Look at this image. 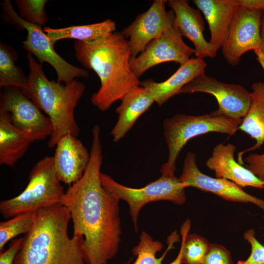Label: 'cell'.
Segmentation results:
<instances>
[{"instance_id": "6da1fadb", "label": "cell", "mask_w": 264, "mask_h": 264, "mask_svg": "<svg viewBox=\"0 0 264 264\" xmlns=\"http://www.w3.org/2000/svg\"><path fill=\"white\" fill-rule=\"evenodd\" d=\"M100 126L92 130L90 159L82 177L69 186L61 204L68 210L73 236L84 238L87 264H107L121 241L119 199L107 191L100 180L102 148Z\"/></svg>"}, {"instance_id": "7a4b0ae2", "label": "cell", "mask_w": 264, "mask_h": 264, "mask_svg": "<svg viewBox=\"0 0 264 264\" xmlns=\"http://www.w3.org/2000/svg\"><path fill=\"white\" fill-rule=\"evenodd\" d=\"M77 60L98 76L100 87L91 96L92 104L101 111L140 86L132 71L128 41L121 32H114L91 42L76 41L74 45Z\"/></svg>"}, {"instance_id": "3957f363", "label": "cell", "mask_w": 264, "mask_h": 264, "mask_svg": "<svg viewBox=\"0 0 264 264\" xmlns=\"http://www.w3.org/2000/svg\"><path fill=\"white\" fill-rule=\"evenodd\" d=\"M70 219L60 203L36 211L33 227L23 238L14 264H87L83 237L68 236Z\"/></svg>"}, {"instance_id": "277c9868", "label": "cell", "mask_w": 264, "mask_h": 264, "mask_svg": "<svg viewBox=\"0 0 264 264\" xmlns=\"http://www.w3.org/2000/svg\"><path fill=\"white\" fill-rule=\"evenodd\" d=\"M29 74L22 91L50 119L53 131L47 142L48 147H55L64 135L78 136L80 128L74 117V110L86 89L85 85L76 79L66 84L49 80L42 65L27 52Z\"/></svg>"}, {"instance_id": "5b68a950", "label": "cell", "mask_w": 264, "mask_h": 264, "mask_svg": "<svg viewBox=\"0 0 264 264\" xmlns=\"http://www.w3.org/2000/svg\"><path fill=\"white\" fill-rule=\"evenodd\" d=\"M242 122V120L221 113L217 109L202 115L178 114L166 119L163 127L168 157L161 166V174L175 175L177 157L187 142L193 137L213 132L232 136L239 130Z\"/></svg>"}, {"instance_id": "8992f818", "label": "cell", "mask_w": 264, "mask_h": 264, "mask_svg": "<svg viewBox=\"0 0 264 264\" xmlns=\"http://www.w3.org/2000/svg\"><path fill=\"white\" fill-rule=\"evenodd\" d=\"M65 192L57 177L53 156H45L32 168L29 182L17 196L0 202V212L9 219L61 203Z\"/></svg>"}, {"instance_id": "52a82bcc", "label": "cell", "mask_w": 264, "mask_h": 264, "mask_svg": "<svg viewBox=\"0 0 264 264\" xmlns=\"http://www.w3.org/2000/svg\"><path fill=\"white\" fill-rule=\"evenodd\" d=\"M100 180L103 187L119 200H125L129 206V214L136 232L141 209L154 201L166 200L181 205L186 200L185 189L188 185L175 175H161L156 180L139 188L123 185L110 176L101 173Z\"/></svg>"}, {"instance_id": "ba28073f", "label": "cell", "mask_w": 264, "mask_h": 264, "mask_svg": "<svg viewBox=\"0 0 264 264\" xmlns=\"http://www.w3.org/2000/svg\"><path fill=\"white\" fill-rule=\"evenodd\" d=\"M3 15L7 22L15 24L18 28L27 32L26 39L22 41V47L39 60V63H47L56 71L57 82L68 84L77 78H87L88 71L76 67L62 58L55 51L52 44L42 26L27 22L14 10L9 0L1 2Z\"/></svg>"}, {"instance_id": "9c48e42d", "label": "cell", "mask_w": 264, "mask_h": 264, "mask_svg": "<svg viewBox=\"0 0 264 264\" xmlns=\"http://www.w3.org/2000/svg\"><path fill=\"white\" fill-rule=\"evenodd\" d=\"M0 110L7 112L15 127L26 134L33 142L43 140L52 133L50 119L20 88H3L0 93Z\"/></svg>"}, {"instance_id": "30bf717a", "label": "cell", "mask_w": 264, "mask_h": 264, "mask_svg": "<svg viewBox=\"0 0 264 264\" xmlns=\"http://www.w3.org/2000/svg\"><path fill=\"white\" fill-rule=\"evenodd\" d=\"M197 92L213 95L218 102L219 111L237 120H242L252 101L251 92L242 86L220 82L205 72L194 78L181 89V93Z\"/></svg>"}, {"instance_id": "8fae6325", "label": "cell", "mask_w": 264, "mask_h": 264, "mask_svg": "<svg viewBox=\"0 0 264 264\" xmlns=\"http://www.w3.org/2000/svg\"><path fill=\"white\" fill-rule=\"evenodd\" d=\"M260 11L239 5L232 20L221 53L226 62L237 66L248 51L261 50Z\"/></svg>"}, {"instance_id": "7c38bea8", "label": "cell", "mask_w": 264, "mask_h": 264, "mask_svg": "<svg viewBox=\"0 0 264 264\" xmlns=\"http://www.w3.org/2000/svg\"><path fill=\"white\" fill-rule=\"evenodd\" d=\"M166 0H154L150 8L138 15L135 20L121 32L129 39L131 58L143 52L153 40L173 27L175 14L167 11Z\"/></svg>"}, {"instance_id": "4fadbf2b", "label": "cell", "mask_w": 264, "mask_h": 264, "mask_svg": "<svg viewBox=\"0 0 264 264\" xmlns=\"http://www.w3.org/2000/svg\"><path fill=\"white\" fill-rule=\"evenodd\" d=\"M195 54L186 44L180 32L174 26L151 42L138 56L131 58L130 67L136 77L160 64L175 62L181 65Z\"/></svg>"}, {"instance_id": "5bb4252c", "label": "cell", "mask_w": 264, "mask_h": 264, "mask_svg": "<svg viewBox=\"0 0 264 264\" xmlns=\"http://www.w3.org/2000/svg\"><path fill=\"white\" fill-rule=\"evenodd\" d=\"M196 159V155L189 152L183 161L179 178L188 187L213 193L226 200L252 203L264 212V199L246 193L242 187L231 181L210 177L202 173L197 165Z\"/></svg>"}, {"instance_id": "9a60e30c", "label": "cell", "mask_w": 264, "mask_h": 264, "mask_svg": "<svg viewBox=\"0 0 264 264\" xmlns=\"http://www.w3.org/2000/svg\"><path fill=\"white\" fill-rule=\"evenodd\" d=\"M53 158L58 178L70 186L84 174L89 161L90 152L77 136L67 134L57 143Z\"/></svg>"}, {"instance_id": "2e32d148", "label": "cell", "mask_w": 264, "mask_h": 264, "mask_svg": "<svg viewBox=\"0 0 264 264\" xmlns=\"http://www.w3.org/2000/svg\"><path fill=\"white\" fill-rule=\"evenodd\" d=\"M236 147L230 143L217 144L213 149L211 156L206 160V166L214 172L216 178L229 180L242 188L264 189V182L236 161Z\"/></svg>"}, {"instance_id": "e0dca14e", "label": "cell", "mask_w": 264, "mask_h": 264, "mask_svg": "<svg viewBox=\"0 0 264 264\" xmlns=\"http://www.w3.org/2000/svg\"><path fill=\"white\" fill-rule=\"evenodd\" d=\"M168 6L175 14L173 26L181 35L194 44L197 58H215L211 47L204 36V22L201 12L189 4L186 0H170Z\"/></svg>"}, {"instance_id": "ac0fdd59", "label": "cell", "mask_w": 264, "mask_h": 264, "mask_svg": "<svg viewBox=\"0 0 264 264\" xmlns=\"http://www.w3.org/2000/svg\"><path fill=\"white\" fill-rule=\"evenodd\" d=\"M193 2L207 22L210 32L208 42L216 57L226 38L239 4L237 0H194Z\"/></svg>"}, {"instance_id": "d6986e66", "label": "cell", "mask_w": 264, "mask_h": 264, "mask_svg": "<svg viewBox=\"0 0 264 264\" xmlns=\"http://www.w3.org/2000/svg\"><path fill=\"white\" fill-rule=\"evenodd\" d=\"M206 66L203 59L191 58L180 65L166 80L157 83L151 79L146 80L141 82L140 86L150 90L155 102L160 106L173 96L181 93L182 88L194 78L204 73Z\"/></svg>"}, {"instance_id": "ffe728a7", "label": "cell", "mask_w": 264, "mask_h": 264, "mask_svg": "<svg viewBox=\"0 0 264 264\" xmlns=\"http://www.w3.org/2000/svg\"><path fill=\"white\" fill-rule=\"evenodd\" d=\"M116 110L117 121L110 134L114 142L120 140L132 128L138 118L155 102L150 90L139 86L127 93Z\"/></svg>"}, {"instance_id": "44dd1931", "label": "cell", "mask_w": 264, "mask_h": 264, "mask_svg": "<svg viewBox=\"0 0 264 264\" xmlns=\"http://www.w3.org/2000/svg\"><path fill=\"white\" fill-rule=\"evenodd\" d=\"M33 142L12 123L8 113L0 110V164L13 167Z\"/></svg>"}, {"instance_id": "7402d4cb", "label": "cell", "mask_w": 264, "mask_h": 264, "mask_svg": "<svg viewBox=\"0 0 264 264\" xmlns=\"http://www.w3.org/2000/svg\"><path fill=\"white\" fill-rule=\"evenodd\" d=\"M251 88V105L239 129L254 139L256 143L238 153V162L242 165H244L243 155L259 149L264 144V82L254 83Z\"/></svg>"}, {"instance_id": "603a6c76", "label": "cell", "mask_w": 264, "mask_h": 264, "mask_svg": "<svg viewBox=\"0 0 264 264\" xmlns=\"http://www.w3.org/2000/svg\"><path fill=\"white\" fill-rule=\"evenodd\" d=\"M116 23L110 19L97 23L72 25L60 28L45 27L44 32L51 43L62 39H72L81 42H91L107 36L115 31Z\"/></svg>"}, {"instance_id": "cb8c5ba5", "label": "cell", "mask_w": 264, "mask_h": 264, "mask_svg": "<svg viewBox=\"0 0 264 264\" xmlns=\"http://www.w3.org/2000/svg\"><path fill=\"white\" fill-rule=\"evenodd\" d=\"M179 241L176 231L172 232L167 239V249L161 257L157 258L156 253L163 248L162 243L154 240L149 234L143 231L138 244L132 250V254L136 256V259L133 264H161L168 252L174 248V243Z\"/></svg>"}, {"instance_id": "d4e9b609", "label": "cell", "mask_w": 264, "mask_h": 264, "mask_svg": "<svg viewBox=\"0 0 264 264\" xmlns=\"http://www.w3.org/2000/svg\"><path fill=\"white\" fill-rule=\"evenodd\" d=\"M18 54L10 45L0 43V87L23 88L28 82V77L16 64Z\"/></svg>"}, {"instance_id": "484cf974", "label": "cell", "mask_w": 264, "mask_h": 264, "mask_svg": "<svg viewBox=\"0 0 264 264\" xmlns=\"http://www.w3.org/2000/svg\"><path fill=\"white\" fill-rule=\"evenodd\" d=\"M191 222L186 220L182 224L180 231L182 246V264H203L210 243L204 237L189 234Z\"/></svg>"}, {"instance_id": "4316f807", "label": "cell", "mask_w": 264, "mask_h": 264, "mask_svg": "<svg viewBox=\"0 0 264 264\" xmlns=\"http://www.w3.org/2000/svg\"><path fill=\"white\" fill-rule=\"evenodd\" d=\"M36 212L22 214L0 223V252L4 245L17 236L29 233L33 227Z\"/></svg>"}, {"instance_id": "83f0119b", "label": "cell", "mask_w": 264, "mask_h": 264, "mask_svg": "<svg viewBox=\"0 0 264 264\" xmlns=\"http://www.w3.org/2000/svg\"><path fill=\"white\" fill-rule=\"evenodd\" d=\"M47 0H16L20 16L28 23L42 26L48 17L45 10Z\"/></svg>"}, {"instance_id": "f1b7e54d", "label": "cell", "mask_w": 264, "mask_h": 264, "mask_svg": "<svg viewBox=\"0 0 264 264\" xmlns=\"http://www.w3.org/2000/svg\"><path fill=\"white\" fill-rule=\"evenodd\" d=\"M243 238L251 246V252L244 261H239L236 264H264V245L255 237V232L250 229L243 234Z\"/></svg>"}, {"instance_id": "f546056e", "label": "cell", "mask_w": 264, "mask_h": 264, "mask_svg": "<svg viewBox=\"0 0 264 264\" xmlns=\"http://www.w3.org/2000/svg\"><path fill=\"white\" fill-rule=\"evenodd\" d=\"M203 264H234L231 254L224 246L211 243Z\"/></svg>"}, {"instance_id": "4dcf8cb0", "label": "cell", "mask_w": 264, "mask_h": 264, "mask_svg": "<svg viewBox=\"0 0 264 264\" xmlns=\"http://www.w3.org/2000/svg\"><path fill=\"white\" fill-rule=\"evenodd\" d=\"M243 161L245 167L264 183V154H250Z\"/></svg>"}, {"instance_id": "1f68e13d", "label": "cell", "mask_w": 264, "mask_h": 264, "mask_svg": "<svg viewBox=\"0 0 264 264\" xmlns=\"http://www.w3.org/2000/svg\"><path fill=\"white\" fill-rule=\"evenodd\" d=\"M23 238L13 240L9 248L0 254V264H14L15 257L20 251Z\"/></svg>"}, {"instance_id": "d6a6232c", "label": "cell", "mask_w": 264, "mask_h": 264, "mask_svg": "<svg viewBox=\"0 0 264 264\" xmlns=\"http://www.w3.org/2000/svg\"><path fill=\"white\" fill-rule=\"evenodd\" d=\"M239 5L256 11L264 10V0H237Z\"/></svg>"}, {"instance_id": "836d02e7", "label": "cell", "mask_w": 264, "mask_h": 264, "mask_svg": "<svg viewBox=\"0 0 264 264\" xmlns=\"http://www.w3.org/2000/svg\"><path fill=\"white\" fill-rule=\"evenodd\" d=\"M260 36L262 42L261 51L264 54V10L261 12Z\"/></svg>"}, {"instance_id": "e575fe53", "label": "cell", "mask_w": 264, "mask_h": 264, "mask_svg": "<svg viewBox=\"0 0 264 264\" xmlns=\"http://www.w3.org/2000/svg\"><path fill=\"white\" fill-rule=\"evenodd\" d=\"M254 52L256 55L257 61L264 70V54L260 50H255Z\"/></svg>"}, {"instance_id": "d590c367", "label": "cell", "mask_w": 264, "mask_h": 264, "mask_svg": "<svg viewBox=\"0 0 264 264\" xmlns=\"http://www.w3.org/2000/svg\"><path fill=\"white\" fill-rule=\"evenodd\" d=\"M182 246L181 244L179 251L176 259L169 264H182Z\"/></svg>"}]
</instances>
